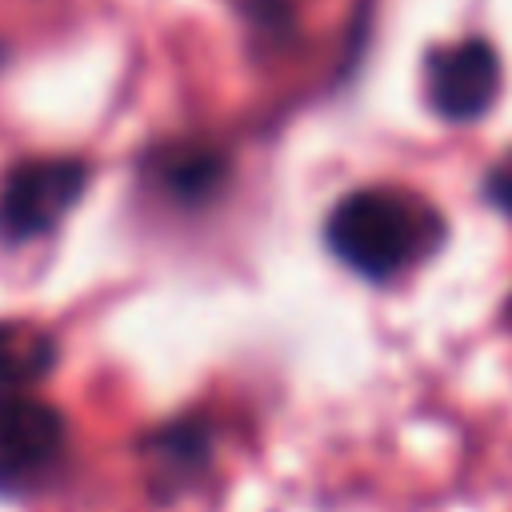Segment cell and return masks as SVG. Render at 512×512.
<instances>
[{
	"label": "cell",
	"mask_w": 512,
	"mask_h": 512,
	"mask_svg": "<svg viewBox=\"0 0 512 512\" xmlns=\"http://www.w3.org/2000/svg\"><path fill=\"white\" fill-rule=\"evenodd\" d=\"M236 4H240V12L252 16L256 24H268V28H272V24H280V20L288 16V4H292V0H236Z\"/></svg>",
	"instance_id": "9c48e42d"
},
{
	"label": "cell",
	"mask_w": 512,
	"mask_h": 512,
	"mask_svg": "<svg viewBox=\"0 0 512 512\" xmlns=\"http://www.w3.org/2000/svg\"><path fill=\"white\" fill-rule=\"evenodd\" d=\"M88 164L76 156H32L0 184V240L28 244L52 232L84 196Z\"/></svg>",
	"instance_id": "7a4b0ae2"
},
{
	"label": "cell",
	"mask_w": 512,
	"mask_h": 512,
	"mask_svg": "<svg viewBox=\"0 0 512 512\" xmlns=\"http://www.w3.org/2000/svg\"><path fill=\"white\" fill-rule=\"evenodd\" d=\"M152 180L180 204H196L204 196H212L220 184H224V156L216 148H204V144H168L152 156L148 164Z\"/></svg>",
	"instance_id": "8992f818"
},
{
	"label": "cell",
	"mask_w": 512,
	"mask_h": 512,
	"mask_svg": "<svg viewBox=\"0 0 512 512\" xmlns=\"http://www.w3.org/2000/svg\"><path fill=\"white\" fill-rule=\"evenodd\" d=\"M64 416L32 396L0 392V492H28L64 456Z\"/></svg>",
	"instance_id": "3957f363"
},
{
	"label": "cell",
	"mask_w": 512,
	"mask_h": 512,
	"mask_svg": "<svg viewBox=\"0 0 512 512\" xmlns=\"http://www.w3.org/2000/svg\"><path fill=\"white\" fill-rule=\"evenodd\" d=\"M148 480L156 492H180L212 460V428L204 420H176L148 440Z\"/></svg>",
	"instance_id": "5b68a950"
},
{
	"label": "cell",
	"mask_w": 512,
	"mask_h": 512,
	"mask_svg": "<svg viewBox=\"0 0 512 512\" xmlns=\"http://www.w3.org/2000/svg\"><path fill=\"white\" fill-rule=\"evenodd\" d=\"M428 104L444 120H480L500 92V56L488 40L468 36L436 44L424 60Z\"/></svg>",
	"instance_id": "277c9868"
},
{
	"label": "cell",
	"mask_w": 512,
	"mask_h": 512,
	"mask_svg": "<svg viewBox=\"0 0 512 512\" xmlns=\"http://www.w3.org/2000/svg\"><path fill=\"white\" fill-rule=\"evenodd\" d=\"M324 240L340 264L364 280H392L424 264L444 240V216L412 188L372 184L348 192L324 220Z\"/></svg>",
	"instance_id": "6da1fadb"
},
{
	"label": "cell",
	"mask_w": 512,
	"mask_h": 512,
	"mask_svg": "<svg viewBox=\"0 0 512 512\" xmlns=\"http://www.w3.org/2000/svg\"><path fill=\"white\" fill-rule=\"evenodd\" d=\"M488 200H492L500 212L512 216V152L492 164V172H488Z\"/></svg>",
	"instance_id": "ba28073f"
},
{
	"label": "cell",
	"mask_w": 512,
	"mask_h": 512,
	"mask_svg": "<svg viewBox=\"0 0 512 512\" xmlns=\"http://www.w3.org/2000/svg\"><path fill=\"white\" fill-rule=\"evenodd\" d=\"M56 336L36 320H0V392H24L56 368Z\"/></svg>",
	"instance_id": "52a82bcc"
},
{
	"label": "cell",
	"mask_w": 512,
	"mask_h": 512,
	"mask_svg": "<svg viewBox=\"0 0 512 512\" xmlns=\"http://www.w3.org/2000/svg\"><path fill=\"white\" fill-rule=\"evenodd\" d=\"M504 320H508V324H512V300H508V308H504Z\"/></svg>",
	"instance_id": "30bf717a"
}]
</instances>
